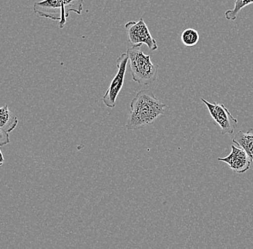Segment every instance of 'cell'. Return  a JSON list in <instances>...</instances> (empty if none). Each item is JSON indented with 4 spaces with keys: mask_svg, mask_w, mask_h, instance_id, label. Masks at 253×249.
<instances>
[{
    "mask_svg": "<svg viewBox=\"0 0 253 249\" xmlns=\"http://www.w3.org/2000/svg\"><path fill=\"white\" fill-rule=\"evenodd\" d=\"M232 151L228 156L218 158V160L227 164L235 173L238 174L246 173L251 168L253 160L246 151L232 145Z\"/></svg>",
    "mask_w": 253,
    "mask_h": 249,
    "instance_id": "obj_7",
    "label": "cell"
},
{
    "mask_svg": "<svg viewBox=\"0 0 253 249\" xmlns=\"http://www.w3.org/2000/svg\"><path fill=\"white\" fill-rule=\"evenodd\" d=\"M126 53L129 57L131 75L134 82L148 86L156 81L158 66L152 62L150 55L145 54L137 47L128 48Z\"/></svg>",
    "mask_w": 253,
    "mask_h": 249,
    "instance_id": "obj_3",
    "label": "cell"
},
{
    "mask_svg": "<svg viewBox=\"0 0 253 249\" xmlns=\"http://www.w3.org/2000/svg\"><path fill=\"white\" fill-rule=\"evenodd\" d=\"M17 124V116L9 111L8 105H6L1 107L0 109V130L10 133L15 129Z\"/></svg>",
    "mask_w": 253,
    "mask_h": 249,
    "instance_id": "obj_8",
    "label": "cell"
},
{
    "mask_svg": "<svg viewBox=\"0 0 253 249\" xmlns=\"http://www.w3.org/2000/svg\"><path fill=\"white\" fill-rule=\"evenodd\" d=\"M253 4V0H235V5L232 9L226 11L225 18L229 21H235L239 12L250 4Z\"/></svg>",
    "mask_w": 253,
    "mask_h": 249,
    "instance_id": "obj_10",
    "label": "cell"
},
{
    "mask_svg": "<svg viewBox=\"0 0 253 249\" xmlns=\"http://www.w3.org/2000/svg\"><path fill=\"white\" fill-rule=\"evenodd\" d=\"M9 143V133L0 130V146H3Z\"/></svg>",
    "mask_w": 253,
    "mask_h": 249,
    "instance_id": "obj_12",
    "label": "cell"
},
{
    "mask_svg": "<svg viewBox=\"0 0 253 249\" xmlns=\"http://www.w3.org/2000/svg\"><path fill=\"white\" fill-rule=\"evenodd\" d=\"M201 100L208 108L209 112L213 120L220 127L222 135H232L236 129L238 121L231 114L227 107L222 104L216 102L210 103L203 98Z\"/></svg>",
    "mask_w": 253,
    "mask_h": 249,
    "instance_id": "obj_6",
    "label": "cell"
},
{
    "mask_svg": "<svg viewBox=\"0 0 253 249\" xmlns=\"http://www.w3.org/2000/svg\"><path fill=\"white\" fill-rule=\"evenodd\" d=\"M129 61L127 53H124L119 57L117 61L118 71L111 81L108 89L103 97V103L108 108H113L116 107L117 99L124 85L126 66Z\"/></svg>",
    "mask_w": 253,
    "mask_h": 249,
    "instance_id": "obj_5",
    "label": "cell"
},
{
    "mask_svg": "<svg viewBox=\"0 0 253 249\" xmlns=\"http://www.w3.org/2000/svg\"><path fill=\"white\" fill-rule=\"evenodd\" d=\"M0 153H1V162H0V165H2L3 163H4V156H3L2 152L0 150Z\"/></svg>",
    "mask_w": 253,
    "mask_h": 249,
    "instance_id": "obj_13",
    "label": "cell"
},
{
    "mask_svg": "<svg viewBox=\"0 0 253 249\" xmlns=\"http://www.w3.org/2000/svg\"><path fill=\"white\" fill-rule=\"evenodd\" d=\"M232 142L246 151L253 162V129H248L245 132H237Z\"/></svg>",
    "mask_w": 253,
    "mask_h": 249,
    "instance_id": "obj_9",
    "label": "cell"
},
{
    "mask_svg": "<svg viewBox=\"0 0 253 249\" xmlns=\"http://www.w3.org/2000/svg\"><path fill=\"white\" fill-rule=\"evenodd\" d=\"M128 40L132 47L140 48L145 44L151 51L157 50V42L153 38L148 25L140 18L137 22L129 21L126 24Z\"/></svg>",
    "mask_w": 253,
    "mask_h": 249,
    "instance_id": "obj_4",
    "label": "cell"
},
{
    "mask_svg": "<svg viewBox=\"0 0 253 249\" xmlns=\"http://www.w3.org/2000/svg\"><path fill=\"white\" fill-rule=\"evenodd\" d=\"M167 106L156 97L150 90L137 93L130 103V114L126 121L127 129H139L153 124L165 113Z\"/></svg>",
    "mask_w": 253,
    "mask_h": 249,
    "instance_id": "obj_1",
    "label": "cell"
},
{
    "mask_svg": "<svg viewBox=\"0 0 253 249\" xmlns=\"http://www.w3.org/2000/svg\"><path fill=\"white\" fill-rule=\"evenodd\" d=\"M181 38L182 42L185 46L193 47L197 45L199 39H200V36L195 29L188 28L183 31Z\"/></svg>",
    "mask_w": 253,
    "mask_h": 249,
    "instance_id": "obj_11",
    "label": "cell"
},
{
    "mask_svg": "<svg viewBox=\"0 0 253 249\" xmlns=\"http://www.w3.org/2000/svg\"><path fill=\"white\" fill-rule=\"evenodd\" d=\"M84 2V0H42L34 3L33 11L38 16L58 21L62 29L71 12L82 14Z\"/></svg>",
    "mask_w": 253,
    "mask_h": 249,
    "instance_id": "obj_2",
    "label": "cell"
}]
</instances>
